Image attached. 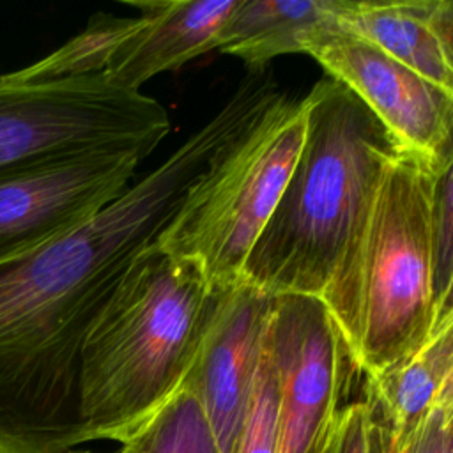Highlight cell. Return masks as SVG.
I'll return each instance as SVG.
<instances>
[{
  "mask_svg": "<svg viewBox=\"0 0 453 453\" xmlns=\"http://www.w3.org/2000/svg\"><path fill=\"white\" fill-rule=\"evenodd\" d=\"M274 97L269 78L250 74L205 126L88 223L0 269V453H64L87 442L80 363L96 313L211 159Z\"/></svg>",
  "mask_w": 453,
  "mask_h": 453,
  "instance_id": "obj_1",
  "label": "cell"
},
{
  "mask_svg": "<svg viewBox=\"0 0 453 453\" xmlns=\"http://www.w3.org/2000/svg\"><path fill=\"white\" fill-rule=\"evenodd\" d=\"M306 134L242 281L271 294L322 297L400 147L345 85L306 94Z\"/></svg>",
  "mask_w": 453,
  "mask_h": 453,
  "instance_id": "obj_2",
  "label": "cell"
},
{
  "mask_svg": "<svg viewBox=\"0 0 453 453\" xmlns=\"http://www.w3.org/2000/svg\"><path fill=\"white\" fill-rule=\"evenodd\" d=\"M223 292L156 241L133 258L81 347L87 442H119L184 386Z\"/></svg>",
  "mask_w": 453,
  "mask_h": 453,
  "instance_id": "obj_3",
  "label": "cell"
},
{
  "mask_svg": "<svg viewBox=\"0 0 453 453\" xmlns=\"http://www.w3.org/2000/svg\"><path fill=\"white\" fill-rule=\"evenodd\" d=\"M432 186L434 175L411 154L398 152L320 297L365 379L430 340Z\"/></svg>",
  "mask_w": 453,
  "mask_h": 453,
  "instance_id": "obj_4",
  "label": "cell"
},
{
  "mask_svg": "<svg viewBox=\"0 0 453 453\" xmlns=\"http://www.w3.org/2000/svg\"><path fill=\"white\" fill-rule=\"evenodd\" d=\"M306 124L308 97L278 96L211 159L157 235V246L195 264L216 290L239 285L294 170Z\"/></svg>",
  "mask_w": 453,
  "mask_h": 453,
  "instance_id": "obj_5",
  "label": "cell"
},
{
  "mask_svg": "<svg viewBox=\"0 0 453 453\" xmlns=\"http://www.w3.org/2000/svg\"><path fill=\"white\" fill-rule=\"evenodd\" d=\"M170 131L165 106L103 76L23 83L0 74V179L90 156H149Z\"/></svg>",
  "mask_w": 453,
  "mask_h": 453,
  "instance_id": "obj_6",
  "label": "cell"
},
{
  "mask_svg": "<svg viewBox=\"0 0 453 453\" xmlns=\"http://www.w3.org/2000/svg\"><path fill=\"white\" fill-rule=\"evenodd\" d=\"M267 340L278 379L276 453H319L354 368L319 297L274 296Z\"/></svg>",
  "mask_w": 453,
  "mask_h": 453,
  "instance_id": "obj_7",
  "label": "cell"
},
{
  "mask_svg": "<svg viewBox=\"0 0 453 453\" xmlns=\"http://www.w3.org/2000/svg\"><path fill=\"white\" fill-rule=\"evenodd\" d=\"M306 55L352 90L434 177L453 161V96L342 27L315 39Z\"/></svg>",
  "mask_w": 453,
  "mask_h": 453,
  "instance_id": "obj_8",
  "label": "cell"
},
{
  "mask_svg": "<svg viewBox=\"0 0 453 453\" xmlns=\"http://www.w3.org/2000/svg\"><path fill=\"white\" fill-rule=\"evenodd\" d=\"M143 159L90 154L0 179V269L88 223L131 186Z\"/></svg>",
  "mask_w": 453,
  "mask_h": 453,
  "instance_id": "obj_9",
  "label": "cell"
},
{
  "mask_svg": "<svg viewBox=\"0 0 453 453\" xmlns=\"http://www.w3.org/2000/svg\"><path fill=\"white\" fill-rule=\"evenodd\" d=\"M274 296L246 281L223 292L186 382L221 453H234L246 418Z\"/></svg>",
  "mask_w": 453,
  "mask_h": 453,
  "instance_id": "obj_10",
  "label": "cell"
},
{
  "mask_svg": "<svg viewBox=\"0 0 453 453\" xmlns=\"http://www.w3.org/2000/svg\"><path fill=\"white\" fill-rule=\"evenodd\" d=\"M136 18L104 14V53L99 76L111 85L140 90L159 73L218 50L221 30L241 0L124 2Z\"/></svg>",
  "mask_w": 453,
  "mask_h": 453,
  "instance_id": "obj_11",
  "label": "cell"
},
{
  "mask_svg": "<svg viewBox=\"0 0 453 453\" xmlns=\"http://www.w3.org/2000/svg\"><path fill=\"white\" fill-rule=\"evenodd\" d=\"M349 0H241L221 30L218 50L241 58L250 73L280 55L306 53L340 27Z\"/></svg>",
  "mask_w": 453,
  "mask_h": 453,
  "instance_id": "obj_12",
  "label": "cell"
},
{
  "mask_svg": "<svg viewBox=\"0 0 453 453\" xmlns=\"http://www.w3.org/2000/svg\"><path fill=\"white\" fill-rule=\"evenodd\" d=\"M340 27L453 96V69L428 21L426 0H349Z\"/></svg>",
  "mask_w": 453,
  "mask_h": 453,
  "instance_id": "obj_13",
  "label": "cell"
},
{
  "mask_svg": "<svg viewBox=\"0 0 453 453\" xmlns=\"http://www.w3.org/2000/svg\"><path fill=\"white\" fill-rule=\"evenodd\" d=\"M453 349V327L380 375L366 379L365 396L389 426L402 448L435 405Z\"/></svg>",
  "mask_w": 453,
  "mask_h": 453,
  "instance_id": "obj_14",
  "label": "cell"
},
{
  "mask_svg": "<svg viewBox=\"0 0 453 453\" xmlns=\"http://www.w3.org/2000/svg\"><path fill=\"white\" fill-rule=\"evenodd\" d=\"M119 444L120 453H221L203 407L188 382Z\"/></svg>",
  "mask_w": 453,
  "mask_h": 453,
  "instance_id": "obj_15",
  "label": "cell"
},
{
  "mask_svg": "<svg viewBox=\"0 0 453 453\" xmlns=\"http://www.w3.org/2000/svg\"><path fill=\"white\" fill-rule=\"evenodd\" d=\"M278 449V379L273 365L267 327L253 389L234 453H276Z\"/></svg>",
  "mask_w": 453,
  "mask_h": 453,
  "instance_id": "obj_16",
  "label": "cell"
},
{
  "mask_svg": "<svg viewBox=\"0 0 453 453\" xmlns=\"http://www.w3.org/2000/svg\"><path fill=\"white\" fill-rule=\"evenodd\" d=\"M434 297L435 306L453 280V161L432 186ZM435 313V311H434Z\"/></svg>",
  "mask_w": 453,
  "mask_h": 453,
  "instance_id": "obj_17",
  "label": "cell"
},
{
  "mask_svg": "<svg viewBox=\"0 0 453 453\" xmlns=\"http://www.w3.org/2000/svg\"><path fill=\"white\" fill-rule=\"evenodd\" d=\"M372 412L366 396L338 409L327 435V453H370Z\"/></svg>",
  "mask_w": 453,
  "mask_h": 453,
  "instance_id": "obj_18",
  "label": "cell"
},
{
  "mask_svg": "<svg viewBox=\"0 0 453 453\" xmlns=\"http://www.w3.org/2000/svg\"><path fill=\"white\" fill-rule=\"evenodd\" d=\"M402 453H449L448 416L434 407L412 437L400 448Z\"/></svg>",
  "mask_w": 453,
  "mask_h": 453,
  "instance_id": "obj_19",
  "label": "cell"
},
{
  "mask_svg": "<svg viewBox=\"0 0 453 453\" xmlns=\"http://www.w3.org/2000/svg\"><path fill=\"white\" fill-rule=\"evenodd\" d=\"M428 21L453 69V0H426Z\"/></svg>",
  "mask_w": 453,
  "mask_h": 453,
  "instance_id": "obj_20",
  "label": "cell"
},
{
  "mask_svg": "<svg viewBox=\"0 0 453 453\" xmlns=\"http://www.w3.org/2000/svg\"><path fill=\"white\" fill-rule=\"evenodd\" d=\"M368 400V398H366ZM370 403V400H368ZM372 428H370V453H402L389 426L379 416V412L370 403Z\"/></svg>",
  "mask_w": 453,
  "mask_h": 453,
  "instance_id": "obj_21",
  "label": "cell"
},
{
  "mask_svg": "<svg viewBox=\"0 0 453 453\" xmlns=\"http://www.w3.org/2000/svg\"><path fill=\"white\" fill-rule=\"evenodd\" d=\"M451 327H453V280H451L448 290L444 292L442 299L435 306L430 338H434V336H437V334H441V333H444Z\"/></svg>",
  "mask_w": 453,
  "mask_h": 453,
  "instance_id": "obj_22",
  "label": "cell"
},
{
  "mask_svg": "<svg viewBox=\"0 0 453 453\" xmlns=\"http://www.w3.org/2000/svg\"><path fill=\"white\" fill-rule=\"evenodd\" d=\"M441 411H444V414L449 418L453 414V349H451V359H449V368L446 373V379L442 382V388L439 391V396L435 400V405Z\"/></svg>",
  "mask_w": 453,
  "mask_h": 453,
  "instance_id": "obj_23",
  "label": "cell"
},
{
  "mask_svg": "<svg viewBox=\"0 0 453 453\" xmlns=\"http://www.w3.org/2000/svg\"><path fill=\"white\" fill-rule=\"evenodd\" d=\"M448 426H449V453H453V414L448 418Z\"/></svg>",
  "mask_w": 453,
  "mask_h": 453,
  "instance_id": "obj_24",
  "label": "cell"
},
{
  "mask_svg": "<svg viewBox=\"0 0 453 453\" xmlns=\"http://www.w3.org/2000/svg\"><path fill=\"white\" fill-rule=\"evenodd\" d=\"M331 425H333V423H331ZM329 428H331V426H329ZM327 435H329V430H327V434H326V437H324V442H322L319 453H327Z\"/></svg>",
  "mask_w": 453,
  "mask_h": 453,
  "instance_id": "obj_25",
  "label": "cell"
},
{
  "mask_svg": "<svg viewBox=\"0 0 453 453\" xmlns=\"http://www.w3.org/2000/svg\"><path fill=\"white\" fill-rule=\"evenodd\" d=\"M64 453H94V451H88V449H67V451H64ZM117 453H120V451H117Z\"/></svg>",
  "mask_w": 453,
  "mask_h": 453,
  "instance_id": "obj_26",
  "label": "cell"
}]
</instances>
